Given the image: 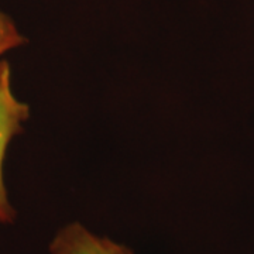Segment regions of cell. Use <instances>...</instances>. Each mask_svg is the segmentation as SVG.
Masks as SVG:
<instances>
[{
	"instance_id": "7a4b0ae2",
	"label": "cell",
	"mask_w": 254,
	"mask_h": 254,
	"mask_svg": "<svg viewBox=\"0 0 254 254\" xmlns=\"http://www.w3.org/2000/svg\"><path fill=\"white\" fill-rule=\"evenodd\" d=\"M50 254H134L127 246L93 233L79 222L61 227L50 243Z\"/></svg>"
},
{
	"instance_id": "3957f363",
	"label": "cell",
	"mask_w": 254,
	"mask_h": 254,
	"mask_svg": "<svg viewBox=\"0 0 254 254\" xmlns=\"http://www.w3.org/2000/svg\"><path fill=\"white\" fill-rule=\"evenodd\" d=\"M24 43L26 37L18 31L14 21L7 14L0 11V58Z\"/></svg>"
},
{
	"instance_id": "6da1fadb",
	"label": "cell",
	"mask_w": 254,
	"mask_h": 254,
	"mask_svg": "<svg viewBox=\"0 0 254 254\" xmlns=\"http://www.w3.org/2000/svg\"><path fill=\"white\" fill-rule=\"evenodd\" d=\"M28 118L30 106L18 99L13 91L10 64L0 60V225H10L16 218V209L10 202L4 184L3 165L11 140L23 131Z\"/></svg>"
}]
</instances>
